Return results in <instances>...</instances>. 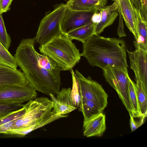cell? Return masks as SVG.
Returning <instances> with one entry per match:
<instances>
[{
	"label": "cell",
	"mask_w": 147,
	"mask_h": 147,
	"mask_svg": "<svg viewBox=\"0 0 147 147\" xmlns=\"http://www.w3.org/2000/svg\"><path fill=\"white\" fill-rule=\"evenodd\" d=\"M34 38L22 40L14 55L16 63L26 78L36 91L49 96L60 90L61 79L44 69L38 61Z\"/></svg>",
	"instance_id": "obj_1"
},
{
	"label": "cell",
	"mask_w": 147,
	"mask_h": 147,
	"mask_svg": "<svg viewBox=\"0 0 147 147\" xmlns=\"http://www.w3.org/2000/svg\"><path fill=\"white\" fill-rule=\"evenodd\" d=\"M82 56L92 66L127 69L125 44L123 40L94 34L83 43Z\"/></svg>",
	"instance_id": "obj_2"
},
{
	"label": "cell",
	"mask_w": 147,
	"mask_h": 147,
	"mask_svg": "<svg viewBox=\"0 0 147 147\" xmlns=\"http://www.w3.org/2000/svg\"><path fill=\"white\" fill-rule=\"evenodd\" d=\"M42 54L55 62L63 71L70 70L82 56L75 45L65 34L53 38L39 47Z\"/></svg>",
	"instance_id": "obj_3"
},
{
	"label": "cell",
	"mask_w": 147,
	"mask_h": 147,
	"mask_svg": "<svg viewBox=\"0 0 147 147\" xmlns=\"http://www.w3.org/2000/svg\"><path fill=\"white\" fill-rule=\"evenodd\" d=\"M66 9L65 4L62 3L42 19L34 38L35 42L43 45L54 38L64 34L61 23Z\"/></svg>",
	"instance_id": "obj_4"
},
{
	"label": "cell",
	"mask_w": 147,
	"mask_h": 147,
	"mask_svg": "<svg viewBox=\"0 0 147 147\" xmlns=\"http://www.w3.org/2000/svg\"><path fill=\"white\" fill-rule=\"evenodd\" d=\"M24 105L25 112L15 121L11 129L29 126L47 117L53 111L51 101L47 97H36Z\"/></svg>",
	"instance_id": "obj_5"
},
{
	"label": "cell",
	"mask_w": 147,
	"mask_h": 147,
	"mask_svg": "<svg viewBox=\"0 0 147 147\" xmlns=\"http://www.w3.org/2000/svg\"><path fill=\"white\" fill-rule=\"evenodd\" d=\"M102 69L105 80L116 91L129 115L134 116L129 99L127 69L108 67Z\"/></svg>",
	"instance_id": "obj_6"
},
{
	"label": "cell",
	"mask_w": 147,
	"mask_h": 147,
	"mask_svg": "<svg viewBox=\"0 0 147 147\" xmlns=\"http://www.w3.org/2000/svg\"><path fill=\"white\" fill-rule=\"evenodd\" d=\"M75 73L81 98L93 101L103 110L108 104V96L102 86L90 76L85 78L77 69Z\"/></svg>",
	"instance_id": "obj_7"
},
{
	"label": "cell",
	"mask_w": 147,
	"mask_h": 147,
	"mask_svg": "<svg viewBox=\"0 0 147 147\" xmlns=\"http://www.w3.org/2000/svg\"><path fill=\"white\" fill-rule=\"evenodd\" d=\"M37 96L36 90L29 82L0 87V103H23L35 99Z\"/></svg>",
	"instance_id": "obj_8"
},
{
	"label": "cell",
	"mask_w": 147,
	"mask_h": 147,
	"mask_svg": "<svg viewBox=\"0 0 147 147\" xmlns=\"http://www.w3.org/2000/svg\"><path fill=\"white\" fill-rule=\"evenodd\" d=\"M130 60V68L134 71L136 81L141 82L147 94V51L136 48L133 51L127 50Z\"/></svg>",
	"instance_id": "obj_9"
},
{
	"label": "cell",
	"mask_w": 147,
	"mask_h": 147,
	"mask_svg": "<svg viewBox=\"0 0 147 147\" xmlns=\"http://www.w3.org/2000/svg\"><path fill=\"white\" fill-rule=\"evenodd\" d=\"M99 11H75L67 9L61 23L62 32L66 34L74 29L86 25L91 21L94 13Z\"/></svg>",
	"instance_id": "obj_10"
},
{
	"label": "cell",
	"mask_w": 147,
	"mask_h": 147,
	"mask_svg": "<svg viewBox=\"0 0 147 147\" xmlns=\"http://www.w3.org/2000/svg\"><path fill=\"white\" fill-rule=\"evenodd\" d=\"M71 89L63 88L56 94H50L52 105V111L56 114L64 115L75 110L77 108L72 102L71 96Z\"/></svg>",
	"instance_id": "obj_11"
},
{
	"label": "cell",
	"mask_w": 147,
	"mask_h": 147,
	"mask_svg": "<svg viewBox=\"0 0 147 147\" xmlns=\"http://www.w3.org/2000/svg\"><path fill=\"white\" fill-rule=\"evenodd\" d=\"M115 2L116 11L121 15L127 27L136 40L139 35L133 6L130 0H112Z\"/></svg>",
	"instance_id": "obj_12"
},
{
	"label": "cell",
	"mask_w": 147,
	"mask_h": 147,
	"mask_svg": "<svg viewBox=\"0 0 147 147\" xmlns=\"http://www.w3.org/2000/svg\"><path fill=\"white\" fill-rule=\"evenodd\" d=\"M28 81L21 71L0 63V87L11 84H22Z\"/></svg>",
	"instance_id": "obj_13"
},
{
	"label": "cell",
	"mask_w": 147,
	"mask_h": 147,
	"mask_svg": "<svg viewBox=\"0 0 147 147\" xmlns=\"http://www.w3.org/2000/svg\"><path fill=\"white\" fill-rule=\"evenodd\" d=\"M83 134L86 137H101L106 129V117L102 113L83 122Z\"/></svg>",
	"instance_id": "obj_14"
},
{
	"label": "cell",
	"mask_w": 147,
	"mask_h": 147,
	"mask_svg": "<svg viewBox=\"0 0 147 147\" xmlns=\"http://www.w3.org/2000/svg\"><path fill=\"white\" fill-rule=\"evenodd\" d=\"M115 2L110 5L105 6L99 11L101 16L100 22L94 24V34L99 35L107 27L112 24L115 21L119 14L116 11Z\"/></svg>",
	"instance_id": "obj_15"
},
{
	"label": "cell",
	"mask_w": 147,
	"mask_h": 147,
	"mask_svg": "<svg viewBox=\"0 0 147 147\" xmlns=\"http://www.w3.org/2000/svg\"><path fill=\"white\" fill-rule=\"evenodd\" d=\"M67 9L75 11H99L103 7L92 0H68L65 4Z\"/></svg>",
	"instance_id": "obj_16"
},
{
	"label": "cell",
	"mask_w": 147,
	"mask_h": 147,
	"mask_svg": "<svg viewBox=\"0 0 147 147\" xmlns=\"http://www.w3.org/2000/svg\"><path fill=\"white\" fill-rule=\"evenodd\" d=\"M94 24L91 21L65 34L71 40L76 39L83 43L94 34Z\"/></svg>",
	"instance_id": "obj_17"
},
{
	"label": "cell",
	"mask_w": 147,
	"mask_h": 147,
	"mask_svg": "<svg viewBox=\"0 0 147 147\" xmlns=\"http://www.w3.org/2000/svg\"><path fill=\"white\" fill-rule=\"evenodd\" d=\"M79 110L84 116V122L102 113L103 110L93 101L81 98Z\"/></svg>",
	"instance_id": "obj_18"
},
{
	"label": "cell",
	"mask_w": 147,
	"mask_h": 147,
	"mask_svg": "<svg viewBox=\"0 0 147 147\" xmlns=\"http://www.w3.org/2000/svg\"><path fill=\"white\" fill-rule=\"evenodd\" d=\"M38 57L39 64L44 69L54 76L61 79L60 73L62 70L55 62L47 56L38 53Z\"/></svg>",
	"instance_id": "obj_19"
},
{
	"label": "cell",
	"mask_w": 147,
	"mask_h": 147,
	"mask_svg": "<svg viewBox=\"0 0 147 147\" xmlns=\"http://www.w3.org/2000/svg\"><path fill=\"white\" fill-rule=\"evenodd\" d=\"M128 94L131 108L134 113V116H139L140 113L137 98L136 84L129 77H128Z\"/></svg>",
	"instance_id": "obj_20"
},
{
	"label": "cell",
	"mask_w": 147,
	"mask_h": 147,
	"mask_svg": "<svg viewBox=\"0 0 147 147\" xmlns=\"http://www.w3.org/2000/svg\"><path fill=\"white\" fill-rule=\"evenodd\" d=\"M136 81L137 96L140 113L141 115L147 117V94L143 89L141 82L140 80Z\"/></svg>",
	"instance_id": "obj_21"
},
{
	"label": "cell",
	"mask_w": 147,
	"mask_h": 147,
	"mask_svg": "<svg viewBox=\"0 0 147 147\" xmlns=\"http://www.w3.org/2000/svg\"><path fill=\"white\" fill-rule=\"evenodd\" d=\"M0 63L16 69L18 65L15 58L0 42Z\"/></svg>",
	"instance_id": "obj_22"
},
{
	"label": "cell",
	"mask_w": 147,
	"mask_h": 147,
	"mask_svg": "<svg viewBox=\"0 0 147 147\" xmlns=\"http://www.w3.org/2000/svg\"><path fill=\"white\" fill-rule=\"evenodd\" d=\"M70 71L72 80V86L71 91V96L74 105L77 108L79 107L81 99L79 87L74 71L72 69Z\"/></svg>",
	"instance_id": "obj_23"
},
{
	"label": "cell",
	"mask_w": 147,
	"mask_h": 147,
	"mask_svg": "<svg viewBox=\"0 0 147 147\" xmlns=\"http://www.w3.org/2000/svg\"><path fill=\"white\" fill-rule=\"evenodd\" d=\"M25 108L24 105L21 108L12 111L0 118V125L15 120L22 116L25 112Z\"/></svg>",
	"instance_id": "obj_24"
},
{
	"label": "cell",
	"mask_w": 147,
	"mask_h": 147,
	"mask_svg": "<svg viewBox=\"0 0 147 147\" xmlns=\"http://www.w3.org/2000/svg\"><path fill=\"white\" fill-rule=\"evenodd\" d=\"M0 42L8 50L11 42V38L7 33L2 14L0 13Z\"/></svg>",
	"instance_id": "obj_25"
},
{
	"label": "cell",
	"mask_w": 147,
	"mask_h": 147,
	"mask_svg": "<svg viewBox=\"0 0 147 147\" xmlns=\"http://www.w3.org/2000/svg\"><path fill=\"white\" fill-rule=\"evenodd\" d=\"M133 6L140 13L142 18L147 22V0H130Z\"/></svg>",
	"instance_id": "obj_26"
},
{
	"label": "cell",
	"mask_w": 147,
	"mask_h": 147,
	"mask_svg": "<svg viewBox=\"0 0 147 147\" xmlns=\"http://www.w3.org/2000/svg\"><path fill=\"white\" fill-rule=\"evenodd\" d=\"M133 7L136 20L139 35L147 40V22L143 20L140 13Z\"/></svg>",
	"instance_id": "obj_27"
},
{
	"label": "cell",
	"mask_w": 147,
	"mask_h": 147,
	"mask_svg": "<svg viewBox=\"0 0 147 147\" xmlns=\"http://www.w3.org/2000/svg\"><path fill=\"white\" fill-rule=\"evenodd\" d=\"M22 103H0V118L23 106Z\"/></svg>",
	"instance_id": "obj_28"
},
{
	"label": "cell",
	"mask_w": 147,
	"mask_h": 147,
	"mask_svg": "<svg viewBox=\"0 0 147 147\" xmlns=\"http://www.w3.org/2000/svg\"><path fill=\"white\" fill-rule=\"evenodd\" d=\"M130 124L131 131H133L137 128L141 126L144 123L145 118L146 117L143 115L139 116L138 120H137V116H130Z\"/></svg>",
	"instance_id": "obj_29"
},
{
	"label": "cell",
	"mask_w": 147,
	"mask_h": 147,
	"mask_svg": "<svg viewBox=\"0 0 147 147\" xmlns=\"http://www.w3.org/2000/svg\"><path fill=\"white\" fill-rule=\"evenodd\" d=\"M13 0H0V13L2 14L9 10Z\"/></svg>",
	"instance_id": "obj_30"
},
{
	"label": "cell",
	"mask_w": 147,
	"mask_h": 147,
	"mask_svg": "<svg viewBox=\"0 0 147 147\" xmlns=\"http://www.w3.org/2000/svg\"><path fill=\"white\" fill-rule=\"evenodd\" d=\"M119 12V22L117 29V34L120 37L126 36L124 29L123 18L121 13Z\"/></svg>",
	"instance_id": "obj_31"
},
{
	"label": "cell",
	"mask_w": 147,
	"mask_h": 147,
	"mask_svg": "<svg viewBox=\"0 0 147 147\" xmlns=\"http://www.w3.org/2000/svg\"><path fill=\"white\" fill-rule=\"evenodd\" d=\"M15 120L0 125V134H5L9 130L12 129V125Z\"/></svg>",
	"instance_id": "obj_32"
},
{
	"label": "cell",
	"mask_w": 147,
	"mask_h": 147,
	"mask_svg": "<svg viewBox=\"0 0 147 147\" xmlns=\"http://www.w3.org/2000/svg\"><path fill=\"white\" fill-rule=\"evenodd\" d=\"M101 16L100 12L98 13V11L95 12L93 15L91 21L95 24L99 22L101 20Z\"/></svg>",
	"instance_id": "obj_33"
},
{
	"label": "cell",
	"mask_w": 147,
	"mask_h": 147,
	"mask_svg": "<svg viewBox=\"0 0 147 147\" xmlns=\"http://www.w3.org/2000/svg\"><path fill=\"white\" fill-rule=\"evenodd\" d=\"M99 4L102 7L106 6L108 0H92Z\"/></svg>",
	"instance_id": "obj_34"
}]
</instances>
